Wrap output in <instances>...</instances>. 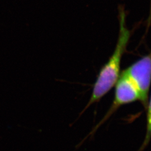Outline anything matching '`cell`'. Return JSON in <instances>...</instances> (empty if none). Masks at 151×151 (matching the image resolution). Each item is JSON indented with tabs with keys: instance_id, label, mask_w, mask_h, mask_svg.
<instances>
[{
	"instance_id": "5",
	"label": "cell",
	"mask_w": 151,
	"mask_h": 151,
	"mask_svg": "<svg viewBox=\"0 0 151 151\" xmlns=\"http://www.w3.org/2000/svg\"><path fill=\"white\" fill-rule=\"evenodd\" d=\"M151 25V2H150V14H149V16L147 20V27H150Z\"/></svg>"
},
{
	"instance_id": "3",
	"label": "cell",
	"mask_w": 151,
	"mask_h": 151,
	"mask_svg": "<svg viewBox=\"0 0 151 151\" xmlns=\"http://www.w3.org/2000/svg\"><path fill=\"white\" fill-rule=\"evenodd\" d=\"M115 89L113 101L110 109L105 115L97 128L107 120L120 106L139 101V94L134 85L128 77L123 72H121L119 79L116 82Z\"/></svg>"
},
{
	"instance_id": "1",
	"label": "cell",
	"mask_w": 151,
	"mask_h": 151,
	"mask_svg": "<svg viewBox=\"0 0 151 151\" xmlns=\"http://www.w3.org/2000/svg\"><path fill=\"white\" fill-rule=\"evenodd\" d=\"M119 35L113 53L100 70L93 86L90 100L82 112L94 103L99 102L115 86L119 79L122 60L130 38V32L126 25V14L123 7L119 9Z\"/></svg>"
},
{
	"instance_id": "2",
	"label": "cell",
	"mask_w": 151,
	"mask_h": 151,
	"mask_svg": "<svg viewBox=\"0 0 151 151\" xmlns=\"http://www.w3.org/2000/svg\"><path fill=\"white\" fill-rule=\"evenodd\" d=\"M122 72L134 85L139 94V101L146 109L151 84V53L138 60Z\"/></svg>"
},
{
	"instance_id": "4",
	"label": "cell",
	"mask_w": 151,
	"mask_h": 151,
	"mask_svg": "<svg viewBox=\"0 0 151 151\" xmlns=\"http://www.w3.org/2000/svg\"><path fill=\"white\" fill-rule=\"evenodd\" d=\"M147 110V123H146V134L145 140L141 146L139 151H143L149 144L151 139V94L150 100L148 102Z\"/></svg>"
}]
</instances>
